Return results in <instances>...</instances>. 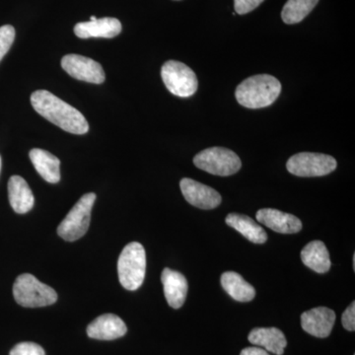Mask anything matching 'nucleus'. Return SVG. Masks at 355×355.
Segmentation results:
<instances>
[{
    "mask_svg": "<svg viewBox=\"0 0 355 355\" xmlns=\"http://www.w3.org/2000/svg\"><path fill=\"white\" fill-rule=\"evenodd\" d=\"M257 220L266 227L282 234H295L302 229V222L292 214H284L280 210L263 209L256 214Z\"/></svg>",
    "mask_w": 355,
    "mask_h": 355,
    "instance_id": "obj_12",
    "label": "nucleus"
},
{
    "mask_svg": "<svg viewBox=\"0 0 355 355\" xmlns=\"http://www.w3.org/2000/svg\"><path fill=\"white\" fill-rule=\"evenodd\" d=\"M96 200L94 193H86L76 203L62 223L58 225V234L65 241L80 239L90 225L91 210Z\"/></svg>",
    "mask_w": 355,
    "mask_h": 355,
    "instance_id": "obj_6",
    "label": "nucleus"
},
{
    "mask_svg": "<svg viewBox=\"0 0 355 355\" xmlns=\"http://www.w3.org/2000/svg\"><path fill=\"white\" fill-rule=\"evenodd\" d=\"M31 104L37 113L53 125L73 135H85L89 123L83 114L53 93L38 90L31 95Z\"/></svg>",
    "mask_w": 355,
    "mask_h": 355,
    "instance_id": "obj_1",
    "label": "nucleus"
},
{
    "mask_svg": "<svg viewBox=\"0 0 355 355\" xmlns=\"http://www.w3.org/2000/svg\"><path fill=\"white\" fill-rule=\"evenodd\" d=\"M221 286L234 300L250 302L256 296V289L235 272H226L221 275Z\"/></svg>",
    "mask_w": 355,
    "mask_h": 355,
    "instance_id": "obj_21",
    "label": "nucleus"
},
{
    "mask_svg": "<svg viewBox=\"0 0 355 355\" xmlns=\"http://www.w3.org/2000/svg\"><path fill=\"white\" fill-rule=\"evenodd\" d=\"M336 160L323 153H301L291 156L286 163L289 173L297 177H322L336 169Z\"/></svg>",
    "mask_w": 355,
    "mask_h": 355,
    "instance_id": "obj_8",
    "label": "nucleus"
},
{
    "mask_svg": "<svg viewBox=\"0 0 355 355\" xmlns=\"http://www.w3.org/2000/svg\"><path fill=\"white\" fill-rule=\"evenodd\" d=\"M166 88L178 97H191L197 92L198 81L193 70L177 60H168L161 69Z\"/></svg>",
    "mask_w": 355,
    "mask_h": 355,
    "instance_id": "obj_7",
    "label": "nucleus"
},
{
    "mask_svg": "<svg viewBox=\"0 0 355 355\" xmlns=\"http://www.w3.org/2000/svg\"><path fill=\"white\" fill-rule=\"evenodd\" d=\"M252 345L265 347L266 352L282 355L287 345L286 336L277 328H256L248 336Z\"/></svg>",
    "mask_w": 355,
    "mask_h": 355,
    "instance_id": "obj_17",
    "label": "nucleus"
},
{
    "mask_svg": "<svg viewBox=\"0 0 355 355\" xmlns=\"http://www.w3.org/2000/svg\"><path fill=\"white\" fill-rule=\"evenodd\" d=\"M164 295L168 304L174 309H180L186 301L188 294V282L181 272L166 268L161 275Z\"/></svg>",
    "mask_w": 355,
    "mask_h": 355,
    "instance_id": "obj_15",
    "label": "nucleus"
},
{
    "mask_svg": "<svg viewBox=\"0 0 355 355\" xmlns=\"http://www.w3.org/2000/svg\"><path fill=\"white\" fill-rule=\"evenodd\" d=\"M146 272V250L140 243H130L123 248L118 261L121 286L130 291H137L144 284Z\"/></svg>",
    "mask_w": 355,
    "mask_h": 355,
    "instance_id": "obj_3",
    "label": "nucleus"
},
{
    "mask_svg": "<svg viewBox=\"0 0 355 355\" xmlns=\"http://www.w3.org/2000/svg\"><path fill=\"white\" fill-rule=\"evenodd\" d=\"M355 268V254H354V268Z\"/></svg>",
    "mask_w": 355,
    "mask_h": 355,
    "instance_id": "obj_30",
    "label": "nucleus"
},
{
    "mask_svg": "<svg viewBox=\"0 0 355 355\" xmlns=\"http://www.w3.org/2000/svg\"><path fill=\"white\" fill-rule=\"evenodd\" d=\"M226 224L241 233L245 238L254 244H263L268 240L265 229L261 227L251 217L239 214H228Z\"/></svg>",
    "mask_w": 355,
    "mask_h": 355,
    "instance_id": "obj_19",
    "label": "nucleus"
},
{
    "mask_svg": "<svg viewBox=\"0 0 355 355\" xmlns=\"http://www.w3.org/2000/svg\"><path fill=\"white\" fill-rule=\"evenodd\" d=\"M180 188L187 202L198 209H214L221 203L218 191L195 180L184 178L180 183Z\"/></svg>",
    "mask_w": 355,
    "mask_h": 355,
    "instance_id": "obj_10",
    "label": "nucleus"
},
{
    "mask_svg": "<svg viewBox=\"0 0 355 355\" xmlns=\"http://www.w3.org/2000/svg\"><path fill=\"white\" fill-rule=\"evenodd\" d=\"M9 202L16 214H24L33 209L34 195L27 182L20 176H12L8 182Z\"/></svg>",
    "mask_w": 355,
    "mask_h": 355,
    "instance_id": "obj_16",
    "label": "nucleus"
},
{
    "mask_svg": "<svg viewBox=\"0 0 355 355\" xmlns=\"http://www.w3.org/2000/svg\"><path fill=\"white\" fill-rule=\"evenodd\" d=\"M125 322L114 314H104L96 318L87 327L89 338L99 340H113L127 334Z\"/></svg>",
    "mask_w": 355,
    "mask_h": 355,
    "instance_id": "obj_13",
    "label": "nucleus"
},
{
    "mask_svg": "<svg viewBox=\"0 0 355 355\" xmlns=\"http://www.w3.org/2000/svg\"><path fill=\"white\" fill-rule=\"evenodd\" d=\"M14 39H15V29L13 26L4 25L0 27V62L10 50Z\"/></svg>",
    "mask_w": 355,
    "mask_h": 355,
    "instance_id": "obj_23",
    "label": "nucleus"
},
{
    "mask_svg": "<svg viewBox=\"0 0 355 355\" xmlns=\"http://www.w3.org/2000/svg\"><path fill=\"white\" fill-rule=\"evenodd\" d=\"M240 355H270L266 349H261V347H246L242 350Z\"/></svg>",
    "mask_w": 355,
    "mask_h": 355,
    "instance_id": "obj_27",
    "label": "nucleus"
},
{
    "mask_svg": "<svg viewBox=\"0 0 355 355\" xmlns=\"http://www.w3.org/2000/svg\"><path fill=\"white\" fill-rule=\"evenodd\" d=\"M265 0H234L235 11L240 15H244L254 10Z\"/></svg>",
    "mask_w": 355,
    "mask_h": 355,
    "instance_id": "obj_25",
    "label": "nucleus"
},
{
    "mask_svg": "<svg viewBox=\"0 0 355 355\" xmlns=\"http://www.w3.org/2000/svg\"><path fill=\"white\" fill-rule=\"evenodd\" d=\"M62 69L70 76L85 83L102 84L106 79L99 62L80 55H67L62 60Z\"/></svg>",
    "mask_w": 355,
    "mask_h": 355,
    "instance_id": "obj_9",
    "label": "nucleus"
},
{
    "mask_svg": "<svg viewBox=\"0 0 355 355\" xmlns=\"http://www.w3.org/2000/svg\"><path fill=\"white\" fill-rule=\"evenodd\" d=\"M280 92L282 84L275 76L258 74L240 83L235 96L238 103L245 108L261 109L272 105Z\"/></svg>",
    "mask_w": 355,
    "mask_h": 355,
    "instance_id": "obj_2",
    "label": "nucleus"
},
{
    "mask_svg": "<svg viewBox=\"0 0 355 355\" xmlns=\"http://www.w3.org/2000/svg\"><path fill=\"white\" fill-rule=\"evenodd\" d=\"M336 322V313L330 308L317 307L301 315V326L306 333L324 338L331 335Z\"/></svg>",
    "mask_w": 355,
    "mask_h": 355,
    "instance_id": "obj_11",
    "label": "nucleus"
},
{
    "mask_svg": "<svg viewBox=\"0 0 355 355\" xmlns=\"http://www.w3.org/2000/svg\"><path fill=\"white\" fill-rule=\"evenodd\" d=\"M121 32V23L116 18L105 17L88 22L77 23L74 33L78 38H106L118 36Z\"/></svg>",
    "mask_w": 355,
    "mask_h": 355,
    "instance_id": "obj_14",
    "label": "nucleus"
},
{
    "mask_svg": "<svg viewBox=\"0 0 355 355\" xmlns=\"http://www.w3.org/2000/svg\"><path fill=\"white\" fill-rule=\"evenodd\" d=\"M97 19V18L95 17V16H92V17L90 18V21H95Z\"/></svg>",
    "mask_w": 355,
    "mask_h": 355,
    "instance_id": "obj_28",
    "label": "nucleus"
},
{
    "mask_svg": "<svg viewBox=\"0 0 355 355\" xmlns=\"http://www.w3.org/2000/svg\"><path fill=\"white\" fill-rule=\"evenodd\" d=\"M319 0H288L282 9V18L286 24H297L304 20Z\"/></svg>",
    "mask_w": 355,
    "mask_h": 355,
    "instance_id": "obj_22",
    "label": "nucleus"
},
{
    "mask_svg": "<svg viewBox=\"0 0 355 355\" xmlns=\"http://www.w3.org/2000/svg\"><path fill=\"white\" fill-rule=\"evenodd\" d=\"M0 171H1V157H0Z\"/></svg>",
    "mask_w": 355,
    "mask_h": 355,
    "instance_id": "obj_29",
    "label": "nucleus"
},
{
    "mask_svg": "<svg viewBox=\"0 0 355 355\" xmlns=\"http://www.w3.org/2000/svg\"><path fill=\"white\" fill-rule=\"evenodd\" d=\"M303 263L318 273L328 272L331 268L330 254L322 241H312L301 252Z\"/></svg>",
    "mask_w": 355,
    "mask_h": 355,
    "instance_id": "obj_20",
    "label": "nucleus"
},
{
    "mask_svg": "<svg viewBox=\"0 0 355 355\" xmlns=\"http://www.w3.org/2000/svg\"><path fill=\"white\" fill-rule=\"evenodd\" d=\"M9 355H46L41 345L35 343H20L11 349Z\"/></svg>",
    "mask_w": 355,
    "mask_h": 355,
    "instance_id": "obj_24",
    "label": "nucleus"
},
{
    "mask_svg": "<svg viewBox=\"0 0 355 355\" xmlns=\"http://www.w3.org/2000/svg\"><path fill=\"white\" fill-rule=\"evenodd\" d=\"M342 323L343 328L349 331L355 330V302L347 308V310L343 312L342 316Z\"/></svg>",
    "mask_w": 355,
    "mask_h": 355,
    "instance_id": "obj_26",
    "label": "nucleus"
},
{
    "mask_svg": "<svg viewBox=\"0 0 355 355\" xmlns=\"http://www.w3.org/2000/svg\"><path fill=\"white\" fill-rule=\"evenodd\" d=\"M193 164L202 171L222 177L234 175L242 167L239 156L234 151L224 147L205 149L195 156Z\"/></svg>",
    "mask_w": 355,
    "mask_h": 355,
    "instance_id": "obj_5",
    "label": "nucleus"
},
{
    "mask_svg": "<svg viewBox=\"0 0 355 355\" xmlns=\"http://www.w3.org/2000/svg\"><path fill=\"white\" fill-rule=\"evenodd\" d=\"M35 169L44 181L51 184H57L60 180V159L44 149L34 148L30 151Z\"/></svg>",
    "mask_w": 355,
    "mask_h": 355,
    "instance_id": "obj_18",
    "label": "nucleus"
},
{
    "mask_svg": "<svg viewBox=\"0 0 355 355\" xmlns=\"http://www.w3.org/2000/svg\"><path fill=\"white\" fill-rule=\"evenodd\" d=\"M13 296L18 304L27 308L44 307L55 304L58 293L55 289L40 282L30 273H23L16 279Z\"/></svg>",
    "mask_w": 355,
    "mask_h": 355,
    "instance_id": "obj_4",
    "label": "nucleus"
}]
</instances>
